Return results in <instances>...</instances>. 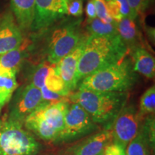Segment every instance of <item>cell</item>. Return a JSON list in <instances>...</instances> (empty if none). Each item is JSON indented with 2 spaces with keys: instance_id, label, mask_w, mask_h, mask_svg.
Instances as JSON below:
<instances>
[{
  "instance_id": "cell-1",
  "label": "cell",
  "mask_w": 155,
  "mask_h": 155,
  "mask_svg": "<svg viewBox=\"0 0 155 155\" xmlns=\"http://www.w3.org/2000/svg\"><path fill=\"white\" fill-rule=\"evenodd\" d=\"M129 50L119 38L114 36L89 35L78 65L75 81L78 83L85 78L127 55Z\"/></svg>"
},
{
  "instance_id": "cell-2",
  "label": "cell",
  "mask_w": 155,
  "mask_h": 155,
  "mask_svg": "<svg viewBox=\"0 0 155 155\" xmlns=\"http://www.w3.org/2000/svg\"><path fill=\"white\" fill-rule=\"evenodd\" d=\"M72 103L80 105L96 124L111 128L116 116L127 105L128 92H101L78 90L69 95Z\"/></svg>"
},
{
  "instance_id": "cell-3",
  "label": "cell",
  "mask_w": 155,
  "mask_h": 155,
  "mask_svg": "<svg viewBox=\"0 0 155 155\" xmlns=\"http://www.w3.org/2000/svg\"><path fill=\"white\" fill-rule=\"evenodd\" d=\"M138 75L130 58L121 60L98 70L81 81L78 90L101 92H128L134 86Z\"/></svg>"
},
{
  "instance_id": "cell-4",
  "label": "cell",
  "mask_w": 155,
  "mask_h": 155,
  "mask_svg": "<svg viewBox=\"0 0 155 155\" xmlns=\"http://www.w3.org/2000/svg\"><path fill=\"white\" fill-rule=\"evenodd\" d=\"M69 104L68 98L50 104L43 103L26 118L23 125L42 140L55 143L63 130Z\"/></svg>"
},
{
  "instance_id": "cell-5",
  "label": "cell",
  "mask_w": 155,
  "mask_h": 155,
  "mask_svg": "<svg viewBox=\"0 0 155 155\" xmlns=\"http://www.w3.org/2000/svg\"><path fill=\"white\" fill-rule=\"evenodd\" d=\"M40 150L41 145L22 124L0 121V155H37Z\"/></svg>"
},
{
  "instance_id": "cell-6",
  "label": "cell",
  "mask_w": 155,
  "mask_h": 155,
  "mask_svg": "<svg viewBox=\"0 0 155 155\" xmlns=\"http://www.w3.org/2000/svg\"><path fill=\"white\" fill-rule=\"evenodd\" d=\"M99 129L89 114L75 103L69 104L64 119V128L55 143H67L91 134Z\"/></svg>"
},
{
  "instance_id": "cell-7",
  "label": "cell",
  "mask_w": 155,
  "mask_h": 155,
  "mask_svg": "<svg viewBox=\"0 0 155 155\" xmlns=\"http://www.w3.org/2000/svg\"><path fill=\"white\" fill-rule=\"evenodd\" d=\"M83 37L79 30V22L68 23L55 29L48 44V61L57 64L76 47Z\"/></svg>"
},
{
  "instance_id": "cell-8",
  "label": "cell",
  "mask_w": 155,
  "mask_h": 155,
  "mask_svg": "<svg viewBox=\"0 0 155 155\" xmlns=\"http://www.w3.org/2000/svg\"><path fill=\"white\" fill-rule=\"evenodd\" d=\"M9 102L7 119L22 124L26 118L44 103L40 90L31 83L16 90Z\"/></svg>"
},
{
  "instance_id": "cell-9",
  "label": "cell",
  "mask_w": 155,
  "mask_h": 155,
  "mask_svg": "<svg viewBox=\"0 0 155 155\" xmlns=\"http://www.w3.org/2000/svg\"><path fill=\"white\" fill-rule=\"evenodd\" d=\"M142 118L134 106L126 105L111 127L112 142L126 150L128 144L140 130Z\"/></svg>"
},
{
  "instance_id": "cell-10",
  "label": "cell",
  "mask_w": 155,
  "mask_h": 155,
  "mask_svg": "<svg viewBox=\"0 0 155 155\" xmlns=\"http://www.w3.org/2000/svg\"><path fill=\"white\" fill-rule=\"evenodd\" d=\"M67 15L65 0H35V15L32 28H46Z\"/></svg>"
},
{
  "instance_id": "cell-11",
  "label": "cell",
  "mask_w": 155,
  "mask_h": 155,
  "mask_svg": "<svg viewBox=\"0 0 155 155\" xmlns=\"http://www.w3.org/2000/svg\"><path fill=\"white\" fill-rule=\"evenodd\" d=\"M86 40L87 38L83 37L74 49L55 64L56 71L63 81L69 92L77 88L78 83L75 81V75Z\"/></svg>"
},
{
  "instance_id": "cell-12",
  "label": "cell",
  "mask_w": 155,
  "mask_h": 155,
  "mask_svg": "<svg viewBox=\"0 0 155 155\" xmlns=\"http://www.w3.org/2000/svg\"><path fill=\"white\" fill-rule=\"evenodd\" d=\"M22 41V32L12 12L0 15V56L17 48Z\"/></svg>"
},
{
  "instance_id": "cell-13",
  "label": "cell",
  "mask_w": 155,
  "mask_h": 155,
  "mask_svg": "<svg viewBox=\"0 0 155 155\" xmlns=\"http://www.w3.org/2000/svg\"><path fill=\"white\" fill-rule=\"evenodd\" d=\"M111 142V128L104 129L71 148L68 155H101L106 147Z\"/></svg>"
},
{
  "instance_id": "cell-14",
  "label": "cell",
  "mask_w": 155,
  "mask_h": 155,
  "mask_svg": "<svg viewBox=\"0 0 155 155\" xmlns=\"http://www.w3.org/2000/svg\"><path fill=\"white\" fill-rule=\"evenodd\" d=\"M129 50L134 71L148 78H154L155 75L154 56L141 45L131 48Z\"/></svg>"
},
{
  "instance_id": "cell-15",
  "label": "cell",
  "mask_w": 155,
  "mask_h": 155,
  "mask_svg": "<svg viewBox=\"0 0 155 155\" xmlns=\"http://www.w3.org/2000/svg\"><path fill=\"white\" fill-rule=\"evenodd\" d=\"M11 9L21 30L32 28L35 15V0H11Z\"/></svg>"
},
{
  "instance_id": "cell-16",
  "label": "cell",
  "mask_w": 155,
  "mask_h": 155,
  "mask_svg": "<svg viewBox=\"0 0 155 155\" xmlns=\"http://www.w3.org/2000/svg\"><path fill=\"white\" fill-rule=\"evenodd\" d=\"M28 45V41L23 40L17 48L0 56V71L18 72L21 64L26 57Z\"/></svg>"
},
{
  "instance_id": "cell-17",
  "label": "cell",
  "mask_w": 155,
  "mask_h": 155,
  "mask_svg": "<svg viewBox=\"0 0 155 155\" xmlns=\"http://www.w3.org/2000/svg\"><path fill=\"white\" fill-rule=\"evenodd\" d=\"M116 28L119 38L126 45L128 50L140 45L138 44L139 32L135 19L129 17L122 19L119 22H116Z\"/></svg>"
},
{
  "instance_id": "cell-18",
  "label": "cell",
  "mask_w": 155,
  "mask_h": 155,
  "mask_svg": "<svg viewBox=\"0 0 155 155\" xmlns=\"http://www.w3.org/2000/svg\"><path fill=\"white\" fill-rule=\"evenodd\" d=\"M17 73L15 71H0V113L6 104L10 101L18 87Z\"/></svg>"
},
{
  "instance_id": "cell-19",
  "label": "cell",
  "mask_w": 155,
  "mask_h": 155,
  "mask_svg": "<svg viewBox=\"0 0 155 155\" xmlns=\"http://www.w3.org/2000/svg\"><path fill=\"white\" fill-rule=\"evenodd\" d=\"M44 86L50 91L63 97L68 98L71 94V92L68 91L63 81L56 71L55 64H53L50 67L49 72L45 79Z\"/></svg>"
},
{
  "instance_id": "cell-20",
  "label": "cell",
  "mask_w": 155,
  "mask_h": 155,
  "mask_svg": "<svg viewBox=\"0 0 155 155\" xmlns=\"http://www.w3.org/2000/svg\"><path fill=\"white\" fill-rule=\"evenodd\" d=\"M108 15L118 22L126 17L131 18V9L127 0H106Z\"/></svg>"
},
{
  "instance_id": "cell-21",
  "label": "cell",
  "mask_w": 155,
  "mask_h": 155,
  "mask_svg": "<svg viewBox=\"0 0 155 155\" xmlns=\"http://www.w3.org/2000/svg\"><path fill=\"white\" fill-rule=\"evenodd\" d=\"M87 24V29L90 35L114 36L118 35L116 28V22L105 23L96 17Z\"/></svg>"
},
{
  "instance_id": "cell-22",
  "label": "cell",
  "mask_w": 155,
  "mask_h": 155,
  "mask_svg": "<svg viewBox=\"0 0 155 155\" xmlns=\"http://www.w3.org/2000/svg\"><path fill=\"white\" fill-rule=\"evenodd\" d=\"M139 114L141 117L154 114L155 111V86L149 88L140 98Z\"/></svg>"
},
{
  "instance_id": "cell-23",
  "label": "cell",
  "mask_w": 155,
  "mask_h": 155,
  "mask_svg": "<svg viewBox=\"0 0 155 155\" xmlns=\"http://www.w3.org/2000/svg\"><path fill=\"white\" fill-rule=\"evenodd\" d=\"M150 149L141 131L130 141L126 148V155H150Z\"/></svg>"
},
{
  "instance_id": "cell-24",
  "label": "cell",
  "mask_w": 155,
  "mask_h": 155,
  "mask_svg": "<svg viewBox=\"0 0 155 155\" xmlns=\"http://www.w3.org/2000/svg\"><path fill=\"white\" fill-rule=\"evenodd\" d=\"M154 126V114L147 116L141 126V131L147 141V144L150 150H153V151L154 150L155 143Z\"/></svg>"
},
{
  "instance_id": "cell-25",
  "label": "cell",
  "mask_w": 155,
  "mask_h": 155,
  "mask_svg": "<svg viewBox=\"0 0 155 155\" xmlns=\"http://www.w3.org/2000/svg\"><path fill=\"white\" fill-rule=\"evenodd\" d=\"M53 64L50 63L48 61H44L37 66L31 76V83L37 88L40 89L44 86L45 79L47 76L50 67Z\"/></svg>"
},
{
  "instance_id": "cell-26",
  "label": "cell",
  "mask_w": 155,
  "mask_h": 155,
  "mask_svg": "<svg viewBox=\"0 0 155 155\" xmlns=\"http://www.w3.org/2000/svg\"><path fill=\"white\" fill-rule=\"evenodd\" d=\"M151 0H127L131 9V19H135L137 16L147 9Z\"/></svg>"
},
{
  "instance_id": "cell-27",
  "label": "cell",
  "mask_w": 155,
  "mask_h": 155,
  "mask_svg": "<svg viewBox=\"0 0 155 155\" xmlns=\"http://www.w3.org/2000/svg\"><path fill=\"white\" fill-rule=\"evenodd\" d=\"M96 12V17L105 23L115 22L108 15L106 0H93Z\"/></svg>"
},
{
  "instance_id": "cell-28",
  "label": "cell",
  "mask_w": 155,
  "mask_h": 155,
  "mask_svg": "<svg viewBox=\"0 0 155 155\" xmlns=\"http://www.w3.org/2000/svg\"><path fill=\"white\" fill-rule=\"evenodd\" d=\"M67 15L74 17H80L83 15V0H65Z\"/></svg>"
},
{
  "instance_id": "cell-29",
  "label": "cell",
  "mask_w": 155,
  "mask_h": 155,
  "mask_svg": "<svg viewBox=\"0 0 155 155\" xmlns=\"http://www.w3.org/2000/svg\"><path fill=\"white\" fill-rule=\"evenodd\" d=\"M101 155H126V152L121 146L111 142L106 147Z\"/></svg>"
},
{
  "instance_id": "cell-30",
  "label": "cell",
  "mask_w": 155,
  "mask_h": 155,
  "mask_svg": "<svg viewBox=\"0 0 155 155\" xmlns=\"http://www.w3.org/2000/svg\"><path fill=\"white\" fill-rule=\"evenodd\" d=\"M86 13L87 16V23L93 20V19L96 18V12L95 5L93 0H89L87 3L86 7Z\"/></svg>"
}]
</instances>
